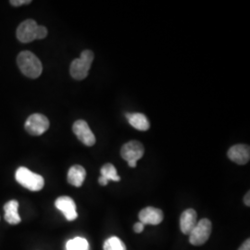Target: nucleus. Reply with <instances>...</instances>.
<instances>
[{
	"instance_id": "obj_6",
	"label": "nucleus",
	"mask_w": 250,
	"mask_h": 250,
	"mask_svg": "<svg viewBox=\"0 0 250 250\" xmlns=\"http://www.w3.org/2000/svg\"><path fill=\"white\" fill-rule=\"evenodd\" d=\"M24 128L31 135L39 136L48 130L49 121L45 115L35 113L27 119Z\"/></svg>"
},
{
	"instance_id": "obj_5",
	"label": "nucleus",
	"mask_w": 250,
	"mask_h": 250,
	"mask_svg": "<svg viewBox=\"0 0 250 250\" xmlns=\"http://www.w3.org/2000/svg\"><path fill=\"white\" fill-rule=\"evenodd\" d=\"M144 152L145 149L142 144L138 141H130L124 145L121 149V155L131 168H135L137 161L143 157Z\"/></svg>"
},
{
	"instance_id": "obj_14",
	"label": "nucleus",
	"mask_w": 250,
	"mask_h": 250,
	"mask_svg": "<svg viewBox=\"0 0 250 250\" xmlns=\"http://www.w3.org/2000/svg\"><path fill=\"white\" fill-rule=\"evenodd\" d=\"M129 124L138 131H147L150 127L148 119L143 113H127Z\"/></svg>"
},
{
	"instance_id": "obj_16",
	"label": "nucleus",
	"mask_w": 250,
	"mask_h": 250,
	"mask_svg": "<svg viewBox=\"0 0 250 250\" xmlns=\"http://www.w3.org/2000/svg\"><path fill=\"white\" fill-rule=\"evenodd\" d=\"M66 250H90L89 244L83 237H75L67 242Z\"/></svg>"
},
{
	"instance_id": "obj_21",
	"label": "nucleus",
	"mask_w": 250,
	"mask_h": 250,
	"mask_svg": "<svg viewBox=\"0 0 250 250\" xmlns=\"http://www.w3.org/2000/svg\"><path fill=\"white\" fill-rule=\"evenodd\" d=\"M238 250H250V240L248 239L247 241L244 242V244L239 248Z\"/></svg>"
},
{
	"instance_id": "obj_13",
	"label": "nucleus",
	"mask_w": 250,
	"mask_h": 250,
	"mask_svg": "<svg viewBox=\"0 0 250 250\" xmlns=\"http://www.w3.org/2000/svg\"><path fill=\"white\" fill-rule=\"evenodd\" d=\"M86 176V171L80 165H74L68 171V182L73 187L80 188L83 186Z\"/></svg>"
},
{
	"instance_id": "obj_7",
	"label": "nucleus",
	"mask_w": 250,
	"mask_h": 250,
	"mask_svg": "<svg viewBox=\"0 0 250 250\" xmlns=\"http://www.w3.org/2000/svg\"><path fill=\"white\" fill-rule=\"evenodd\" d=\"M37 29L38 24L36 21L28 19L19 25L16 36L20 42L21 43H30L37 39Z\"/></svg>"
},
{
	"instance_id": "obj_22",
	"label": "nucleus",
	"mask_w": 250,
	"mask_h": 250,
	"mask_svg": "<svg viewBox=\"0 0 250 250\" xmlns=\"http://www.w3.org/2000/svg\"><path fill=\"white\" fill-rule=\"evenodd\" d=\"M99 185H101V186H107L108 184V181L107 179L104 178L103 176H100L99 179Z\"/></svg>"
},
{
	"instance_id": "obj_20",
	"label": "nucleus",
	"mask_w": 250,
	"mask_h": 250,
	"mask_svg": "<svg viewBox=\"0 0 250 250\" xmlns=\"http://www.w3.org/2000/svg\"><path fill=\"white\" fill-rule=\"evenodd\" d=\"M144 229H145V224L140 223V222L136 223L134 225V231L136 233H140V232H143Z\"/></svg>"
},
{
	"instance_id": "obj_12",
	"label": "nucleus",
	"mask_w": 250,
	"mask_h": 250,
	"mask_svg": "<svg viewBox=\"0 0 250 250\" xmlns=\"http://www.w3.org/2000/svg\"><path fill=\"white\" fill-rule=\"evenodd\" d=\"M197 224V214L195 209L188 208L180 218V228L184 234H189Z\"/></svg>"
},
{
	"instance_id": "obj_1",
	"label": "nucleus",
	"mask_w": 250,
	"mask_h": 250,
	"mask_svg": "<svg viewBox=\"0 0 250 250\" xmlns=\"http://www.w3.org/2000/svg\"><path fill=\"white\" fill-rule=\"evenodd\" d=\"M17 64L21 72L32 79L38 78L43 71V66L40 60L31 51H22L19 54Z\"/></svg>"
},
{
	"instance_id": "obj_11",
	"label": "nucleus",
	"mask_w": 250,
	"mask_h": 250,
	"mask_svg": "<svg viewBox=\"0 0 250 250\" xmlns=\"http://www.w3.org/2000/svg\"><path fill=\"white\" fill-rule=\"evenodd\" d=\"M164 215L162 210L154 207H146L139 213L140 223L150 225H158L163 221Z\"/></svg>"
},
{
	"instance_id": "obj_17",
	"label": "nucleus",
	"mask_w": 250,
	"mask_h": 250,
	"mask_svg": "<svg viewBox=\"0 0 250 250\" xmlns=\"http://www.w3.org/2000/svg\"><path fill=\"white\" fill-rule=\"evenodd\" d=\"M101 176H103L104 178L107 179V181H113V182H119L121 180V177L118 175L116 168L110 164V163H107L105 164L101 170Z\"/></svg>"
},
{
	"instance_id": "obj_18",
	"label": "nucleus",
	"mask_w": 250,
	"mask_h": 250,
	"mask_svg": "<svg viewBox=\"0 0 250 250\" xmlns=\"http://www.w3.org/2000/svg\"><path fill=\"white\" fill-rule=\"evenodd\" d=\"M104 250H126V246L125 243L122 241L119 237L112 236L110 238L107 239L104 246H103Z\"/></svg>"
},
{
	"instance_id": "obj_3",
	"label": "nucleus",
	"mask_w": 250,
	"mask_h": 250,
	"mask_svg": "<svg viewBox=\"0 0 250 250\" xmlns=\"http://www.w3.org/2000/svg\"><path fill=\"white\" fill-rule=\"evenodd\" d=\"M94 61V53L91 50H84L81 54L80 58L72 62L70 73L75 80H83L87 77L90 68Z\"/></svg>"
},
{
	"instance_id": "obj_8",
	"label": "nucleus",
	"mask_w": 250,
	"mask_h": 250,
	"mask_svg": "<svg viewBox=\"0 0 250 250\" xmlns=\"http://www.w3.org/2000/svg\"><path fill=\"white\" fill-rule=\"evenodd\" d=\"M72 131L82 143L87 146H92L96 144V136L90 129L89 125L83 120H79L74 123Z\"/></svg>"
},
{
	"instance_id": "obj_2",
	"label": "nucleus",
	"mask_w": 250,
	"mask_h": 250,
	"mask_svg": "<svg viewBox=\"0 0 250 250\" xmlns=\"http://www.w3.org/2000/svg\"><path fill=\"white\" fill-rule=\"evenodd\" d=\"M15 178L19 184L30 191H40L45 186L44 178L25 167H20L16 170Z\"/></svg>"
},
{
	"instance_id": "obj_4",
	"label": "nucleus",
	"mask_w": 250,
	"mask_h": 250,
	"mask_svg": "<svg viewBox=\"0 0 250 250\" xmlns=\"http://www.w3.org/2000/svg\"><path fill=\"white\" fill-rule=\"evenodd\" d=\"M212 225L209 220L202 219L197 222V225L189 233V241L194 246L204 245L210 236Z\"/></svg>"
},
{
	"instance_id": "obj_9",
	"label": "nucleus",
	"mask_w": 250,
	"mask_h": 250,
	"mask_svg": "<svg viewBox=\"0 0 250 250\" xmlns=\"http://www.w3.org/2000/svg\"><path fill=\"white\" fill-rule=\"evenodd\" d=\"M55 206L59 210L62 212L67 221L72 222L78 217V214L76 212V205L72 197L66 196L60 197L56 200Z\"/></svg>"
},
{
	"instance_id": "obj_23",
	"label": "nucleus",
	"mask_w": 250,
	"mask_h": 250,
	"mask_svg": "<svg viewBox=\"0 0 250 250\" xmlns=\"http://www.w3.org/2000/svg\"><path fill=\"white\" fill-rule=\"evenodd\" d=\"M250 191H249V192L247 193V195H246V196H245V197H244V202H245V204L248 206V207H250Z\"/></svg>"
},
{
	"instance_id": "obj_10",
	"label": "nucleus",
	"mask_w": 250,
	"mask_h": 250,
	"mask_svg": "<svg viewBox=\"0 0 250 250\" xmlns=\"http://www.w3.org/2000/svg\"><path fill=\"white\" fill-rule=\"evenodd\" d=\"M228 158L239 165L247 164L250 159V146L247 145H235L228 150Z\"/></svg>"
},
{
	"instance_id": "obj_19",
	"label": "nucleus",
	"mask_w": 250,
	"mask_h": 250,
	"mask_svg": "<svg viewBox=\"0 0 250 250\" xmlns=\"http://www.w3.org/2000/svg\"><path fill=\"white\" fill-rule=\"evenodd\" d=\"M32 1L31 0H11L9 1V3L12 5V6H15V7H20V6H22V5H27V4H30Z\"/></svg>"
},
{
	"instance_id": "obj_15",
	"label": "nucleus",
	"mask_w": 250,
	"mask_h": 250,
	"mask_svg": "<svg viewBox=\"0 0 250 250\" xmlns=\"http://www.w3.org/2000/svg\"><path fill=\"white\" fill-rule=\"evenodd\" d=\"M19 203L16 200H10L4 206L5 220L9 224H18L21 223V217L18 212Z\"/></svg>"
}]
</instances>
